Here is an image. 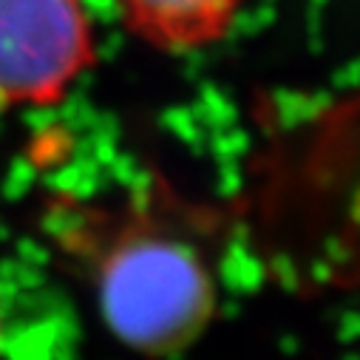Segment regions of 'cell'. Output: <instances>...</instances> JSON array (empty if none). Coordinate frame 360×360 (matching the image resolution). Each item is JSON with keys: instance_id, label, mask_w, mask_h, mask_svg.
Wrapping results in <instances>:
<instances>
[{"instance_id": "cell-1", "label": "cell", "mask_w": 360, "mask_h": 360, "mask_svg": "<svg viewBox=\"0 0 360 360\" xmlns=\"http://www.w3.org/2000/svg\"><path fill=\"white\" fill-rule=\"evenodd\" d=\"M94 292L111 335L150 357L188 349L216 315L202 250L156 221H128L108 236L94 258Z\"/></svg>"}, {"instance_id": "cell-2", "label": "cell", "mask_w": 360, "mask_h": 360, "mask_svg": "<svg viewBox=\"0 0 360 360\" xmlns=\"http://www.w3.org/2000/svg\"><path fill=\"white\" fill-rule=\"evenodd\" d=\"M91 63L85 0H0V105L57 103Z\"/></svg>"}, {"instance_id": "cell-3", "label": "cell", "mask_w": 360, "mask_h": 360, "mask_svg": "<svg viewBox=\"0 0 360 360\" xmlns=\"http://www.w3.org/2000/svg\"><path fill=\"white\" fill-rule=\"evenodd\" d=\"M128 26L153 46L199 49L219 40L244 0H117Z\"/></svg>"}]
</instances>
